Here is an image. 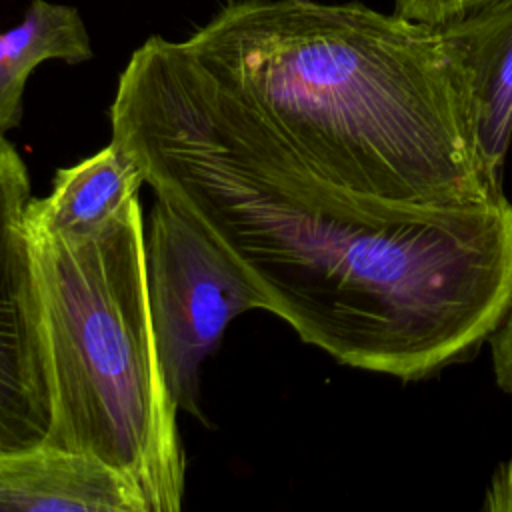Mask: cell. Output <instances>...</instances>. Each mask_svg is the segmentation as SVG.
<instances>
[{
  "instance_id": "277c9868",
  "label": "cell",
  "mask_w": 512,
  "mask_h": 512,
  "mask_svg": "<svg viewBox=\"0 0 512 512\" xmlns=\"http://www.w3.org/2000/svg\"><path fill=\"white\" fill-rule=\"evenodd\" d=\"M144 262L158 358L172 402L196 418L200 368L226 326L248 310H268L242 268L198 226L156 196L144 228Z\"/></svg>"
},
{
  "instance_id": "7a4b0ae2",
  "label": "cell",
  "mask_w": 512,
  "mask_h": 512,
  "mask_svg": "<svg viewBox=\"0 0 512 512\" xmlns=\"http://www.w3.org/2000/svg\"><path fill=\"white\" fill-rule=\"evenodd\" d=\"M186 44L306 172L410 206L504 198L470 76L442 30L362 2L226 0Z\"/></svg>"
},
{
  "instance_id": "52a82bcc",
  "label": "cell",
  "mask_w": 512,
  "mask_h": 512,
  "mask_svg": "<svg viewBox=\"0 0 512 512\" xmlns=\"http://www.w3.org/2000/svg\"><path fill=\"white\" fill-rule=\"evenodd\" d=\"M440 26L462 52L482 158L502 182L512 140V0H490Z\"/></svg>"
},
{
  "instance_id": "5b68a950",
  "label": "cell",
  "mask_w": 512,
  "mask_h": 512,
  "mask_svg": "<svg viewBox=\"0 0 512 512\" xmlns=\"http://www.w3.org/2000/svg\"><path fill=\"white\" fill-rule=\"evenodd\" d=\"M28 168L0 136V450L46 442L52 390L26 230Z\"/></svg>"
},
{
  "instance_id": "9c48e42d",
  "label": "cell",
  "mask_w": 512,
  "mask_h": 512,
  "mask_svg": "<svg viewBox=\"0 0 512 512\" xmlns=\"http://www.w3.org/2000/svg\"><path fill=\"white\" fill-rule=\"evenodd\" d=\"M94 56L90 34L74 6L30 0L20 24L0 32V136L24 114L28 76L46 60L80 64Z\"/></svg>"
},
{
  "instance_id": "ba28073f",
  "label": "cell",
  "mask_w": 512,
  "mask_h": 512,
  "mask_svg": "<svg viewBox=\"0 0 512 512\" xmlns=\"http://www.w3.org/2000/svg\"><path fill=\"white\" fill-rule=\"evenodd\" d=\"M142 170L112 140L106 148L60 168L44 198H30L26 222L58 236H88L138 196Z\"/></svg>"
},
{
  "instance_id": "30bf717a",
  "label": "cell",
  "mask_w": 512,
  "mask_h": 512,
  "mask_svg": "<svg viewBox=\"0 0 512 512\" xmlns=\"http://www.w3.org/2000/svg\"><path fill=\"white\" fill-rule=\"evenodd\" d=\"M394 14L408 20L440 26L490 0H392Z\"/></svg>"
},
{
  "instance_id": "3957f363",
  "label": "cell",
  "mask_w": 512,
  "mask_h": 512,
  "mask_svg": "<svg viewBox=\"0 0 512 512\" xmlns=\"http://www.w3.org/2000/svg\"><path fill=\"white\" fill-rule=\"evenodd\" d=\"M26 230L52 390L44 444L94 456L148 512H178L186 456L152 326L138 196L88 236Z\"/></svg>"
},
{
  "instance_id": "8992f818",
  "label": "cell",
  "mask_w": 512,
  "mask_h": 512,
  "mask_svg": "<svg viewBox=\"0 0 512 512\" xmlns=\"http://www.w3.org/2000/svg\"><path fill=\"white\" fill-rule=\"evenodd\" d=\"M0 512H148L138 492L94 456L40 444L0 450Z\"/></svg>"
},
{
  "instance_id": "6da1fadb",
  "label": "cell",
  "mask_w": 512,
  "mask_h": 512,
  "mask_svg": "<svg viewBox=\"0 0 512 512\" xmlns=\"http://www.w3.org/2000/svg\"><path fill=\"white\" fill-rule=\"evenodd\" d=\"M112 140L218 244L268 312L340 364L404 382L470 360L512 308V202L370 200L296 164L200 62L158 34L120 72Z\"/></svg>"
},
{
  "instance_id": "8fae6325",
  "label": "cell",
  "mask_w": 512,
  "mask_h": 512,
  "mask_svg": "<svg viewBox=\"0 0 512 512\" xmlns=\"http://www.w3.org/2000/svg\"><path fill=\"white\" fill-rule=\"evenodd\" d=\"M492 372L500 390L512 396V308L488 340Z\"/></svg>"
},
{
  "instance_id": "7c38bea8",
  "label": "cell",
  "mask_w": 512,
  "mask_h": 512,
  "mask_svg": "<svg viewBox=\"0 0 512 512\" xmlns=\"http://www.w3.org/2000/svg\"><path fill=\"white\" fill-rule=\"evenodd\" d=\"M484 496H486L482 502L484 510H498V512L512 510V462L500 464L494 470Z\"/></svg>"
}]
</instances>
